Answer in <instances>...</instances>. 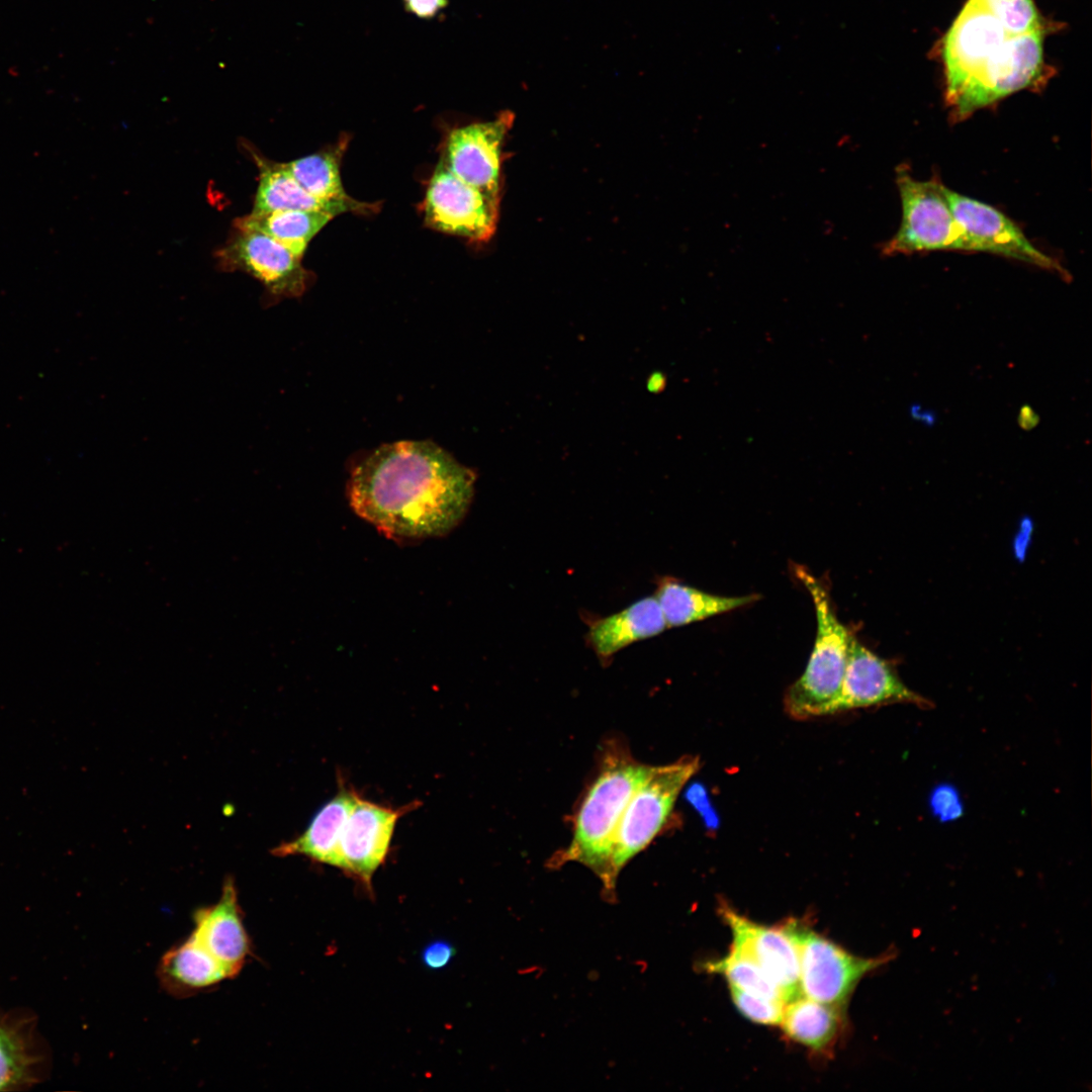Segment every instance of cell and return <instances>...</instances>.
Returning <instances> with one entry per match:
<instances>
[{"label": "cell", "mask_w": 1092, "mask_h": 1092, "mask_svg": "<svg viewBox=\"0 0 1092 1092\" xmlns=\"http://www.w3.org/2000/svg\"><path fill=\"white\" fill-rule=\"evenodd\" d=\"M896 183L902 204V220L897 233L882 253L887 256L931 251L973 252L958 223L939 179L917 180L907 166L896 170Z\"/></svg>", "instance_id": "cell-6"}, {"label": "cell", "mask_w": 1092, "mask_h": 1092, "mask_svg": "<svg viewBox=\"0 0 1092 1092\" xmlns=\"http://www.w3.org/2000/svg\"><path fill=\"white\" fill-rule=\"evenodd\" d=\"M697 756L685 755L667 764L652 766L632 795L617 827L604 889L615 890L622 869L661 832L676 799L698 771Z\"/></svg>", "instance_id": "cell-4"}, {"label": "cell", "mask_w": 1092, "mask_h": 1092, "mask_svg": "<svg viewBox=\"0 0 1092 1092\" xmlns=\"http://www.w3.org/2000/svg\"><path fill=\"white\" fill-rule=\"evenodd\" d=\"M474 472L429 441L376 449L353 470L348 496L358 516L397 538L444 535L466 515Z\"/></svg>", "instance_id": "cell-1"}, {"label": "cell", "mask_w": 1092, "mask_h": 1092, "mask_svg": "<svg viewBox=\"0 0 1092 1092\" xmlns=\"http://www.w3.org/2000/svg\"><path fill=\"white\" fill-rule=\"evenodd\" d=\"M456 953L453 944L444 939L428 943L421 952L423 965L433 971L442 970L449 965Z\"/></svg>", "instance_id": "cell-30"}, {"label": "cell", "mask_w": 1092, "mask_h": 1092, "mask_svg": "<svg viewBox=\"0 0 1092 1092\" xmlns=\"http://www.w3.org/2000/svg\"><path fill=\"white\" fill-rule=\"evenodd\" d=\"M335 215L316 210H277L237 218L235 228L262 232L301 258L310 240Z\"/></svg>", "instance_id": "cell-23"}, {"label": "cell", "mask_w": 1092, "mask_h": 1092, "mask_svg": "<svg viewBox=\"0 0 1092 1092\" xmlns=\"http://www.w3.org/2000/svg\"><path fill=\"white\" fill-rule=\"evenodd\" d=\"M28 1059L17 1037L0 1026V1090L22 1083Z\"/></svg>", "instance_id": "cell-28"}, {"label": "cell", "mask_w": 1092, "mask_h": 1092, "mask_svg": "<svg viewBox=\"0 0 1092 1092\" xmlns=\"http://www.w3.org/2000/svg\"><path fill=\"white\" fill-rule=\"evenodd\" d=\"M514 119V113L504 111L492 120L454 128L440 161L459 179L500 201L503 144Z\"/></svg>", "instance_id": "cell-12"}, {"label": "cell", "mask_w": 1092, "mask_h": 1092, "mask_svg": "<svg viewBox=\"0 0 1092 1092\" xmlns=\"http://www.w3.org/2000/svg\"><path fill=\"white\" fill-rule=\"evenodd\" d=\"M664 387V378L661 373H653L647 381V388L652 392H658Z\"/></svg>", "instance_id": "cell-32"}, {"label": "cell", "mask_w": 1092, "mask_h": 1092, "mask_svg": "<svg viewBox=\"0 0 1092 1092\" xmlns=\"http://www.w3.org/2000/svg\"><path fill=\"white\" fill-rule=\"evenodd\" d=\"M358 792L339 778V790L312 817L297 837L272 849L278 857L300 855L326 866L339 868V841Z\"/></svg>", "instance_id": "cell-19"}, {"label": "cell", "mask_w": 1092, "mask_h": 1092, "mask_svg": "<svg viewBox=\"0 0 1092 1092\" xmlns=\"http://www.w3.org/2000/svg\"><path fill=\"white\" fill-rule=\"evenodd\" d=\"M843 1012L800 994L786 1002L780 1025L794 1042L823 1054L832 1050L841 1035Z\"/></svg>", "instance_id": "cell-22"}, {"label": "cell", "mask_w": 1092, "mask_h": 1092, "mask_svg": "<svg viewBox=\"0 0 1092 1092\" xmlns=\"http://www.w3.org/2000/svg\"><path fill=\"white\" fill-rule=\"evenodd\" d=\"M945 195L958 223L973 252H985L1015 259L1059 274L1069 280V272L1054 258L1035 248L1021 230L997 208L945 186Z\"/></svg>", "instance_id": "cell-13"}, {"label": "cell", "mask_w": 1092, "mask_h": 1092, "mask_svg": "<svg viewBox=\"0 0 1092 1092\" xmlns=\"http://www.w3.org/2000/svg\"><path fill=\"white\" fill-rule=\"evenodd\" d=\"M728 987L734 1005L745 1018L763 1025H780L786 1002Z\"/></svg>", "instance_id": "cell-27"}, {"label": "cell", "mask_w": 1092, "mask_h": 1092, "mask_svg": "<svg viewBox=\"0 0 1092 1092\" xmlns=\"http://www.w3.org/2000/svg\"><path fill=\"white\" fill-rule=\"evenodd\" d=\"M656 598L667 628L688 625L750 605L758 596L724 597L712 595L671 576L655 579Z\"/></svg>", "instance_id": "cell-21"}, {"label": "cell", "mask_w": 1092, "mask_h": 1092, "mask_svg": "<svg viewBox=\"0 0 1092 1092\" xmlns=\"http://www.w3.org/2000/svg\"><path fill=\"white\" fill-rule=\"evenodd\" d=\"M1010 35L1034 31L1053 33L1063 24L1041 15L1034 0H979Z\"/></svg>", "instance_id": "cell-26"}, {"label": "cell", "mask_w": 1092, "mask_h": 1092, "mask_svg": "<svg viewBox=\"0 0 1092 1092\" xmlns=\"http://www.w3.org/2000/svg\"><path fill=\"white\" fill-rule=\"evenodd\" d=\"M720 914L731 931L730 946L752 959L779 987L786 1002L800 995L798 951L786 926L759 924L727 905H721Z\"/></svg>", "instance_id": "cell-15"}, {"label": "cell", "mask_w": 1092, "mask_h": 1092, "mask_svg": "<svg viewBox=\"0 0 1092 1092\" xmlns=\"http://www.w3.org/2000/svg\"><path fill=\"white\" fill-rule=\"evenodd\" d=\"M785 926L798 951L800 994L843 1010L858 982L894 957H857L796 921Z\"/></svg>", "instance_id": "cell-7"}, {"label": "cell", "mask_w": 1092, "mask_h": 1092, "mask_svg": "<svg viewBox=\"0 0 1092 1092\" xmlns=\"http://www.w3.org/2000/svg\"><path fill=\"white\" fill-rule=\"evenodd\" d=\"M157 975L162 988L177 998L201 993L233 979L190 935L162 956Z\"/></svg>", "instance_id": "cell-20"}, {"label": "cell", "mask_w": 1092, "mask_h": 1092, "mask_svg": "<svg viewBox=\"0 0 1092 1092\" xmlns=\"http://www.w3.org/2000/svg\"><path fill=\"white\" fill-rule=\"evenodd\" d=\"M421 805L413 801L391 807L359 793L339 841V870L371 892L372 878L386 860L398 820Z\"/></svg>", "instance_id": "cell-10"}, {"label": "cell", "mask_w": 1092, "mask_h": 1092, "mask_svg": "<svg viewBox=\"0 0 1092 1092\" xmlns=\"http://www.w3.org/2000/svg\"><path fill=\"white\" fill-rule=\"evenodd\" d=\"M259 169V184L252 212L264 213L277 210H316L338 215L344 212L372 213L378 203L358 200L348 202L329 201L314 197L305 191L283 163L269 161L251 152Z\"/></svg>", "instance_id": "cell-18"}, {"label": "cell", "mask_w": 1092, "mask_h": 1092, "mask_svg": "<svg viewBox=\"0 0 1092 1092\" xmlns=\"http://www.w3.org/2000/svg\"><path fill=\"white\" fill-rule=\"evenodd\" d=\"M704 968L725 978L728 986L786 1002L779 987L764 971L752 959L731 946L726 956L707 962Z\"/></svg>", "instance_id": "cell-25"}, {"label": "cell", "mask_w": 1092, "mask_h": 1092, "mask_svg": "<svg viewBox=\"0 0 1092 1092\" xmlns=\"http://www.w3.org/2000/svg\"><path fill=\"white\" fill-rule=\"evenodd\" d=\"M446 3L447 0H404L406 9L420 17L435 16Z\"/></svg>", "instance_id": "cell-31"}, {"label": "cell", "mask_w": 1092, "mask_h": 1092, "mask_svg": "<svg viewBox=\"0 0 1092 1092\" xmlns=\"http://www.w3.org/2000/svg\"><path fill=\"white\" fill-rule=\"evenodd\" d=\"M896 703L931 706L901 680L890 662L851 635L836 713Z\"/></svg>", "instance_id": "cell-14"}, {"label": "cell", "mask_w": 1092, "mask_h": 1092, "mask_svg": "<svg viewBox=\"0 0 1092 1092\" xmlns=\"http://www.w3.org/2000/svg\"><path fill=\"white\" fill-rule=\"evenodd\" d=\"M794 572L811 596L817 632L806 668L786 691L784 706L792 718L805 720L836 713L852 634L839 621L825 583L804 566H794Z\"/></svg>", "instance_id": "cell-3"}, {"label": "cell", "mask_w": 1092, "mask_h": 1092, "mask_svg": "<svg viewBox=\"0 0 1092 1092\" xmlns=\"http://www.w3.org/2000/svg\"><path fill=\"white\" fill-rule=\"evenodd\" d=\"M650 768L651 765L635 759L623 744H609L598 775L575 815L570 843L553 858L554 863H581L604 885L617 827L632 795Z\"/></svg>", "instance_id": "cell-2"}, {"label": "cell", "mask_w": 1092, "mask_h": 1092, "mask_svg": "<svg viewBox=\"0 0 1092 1092\" xmlns=\"http://www.w3.org/2000/svg\"><path fill=\"white\" fill-rule=\"evenodd\" d=\"M349 138L315 154L283 163L286 170L308 193L323 200L348 202L354 200L344 190L340 165Z\"/></svg>", "instance_id": "cell-24"}, {"label": "cell", "mask_w": 1092, "mask_h": 1092, "mask_svg": "<svg viewBox=\"0 0 1092 1092\" xmlns=\"http://www.w3.org/2000/svg\"><path fill=\"white\" fill-rule=\"evenodd\" d=\"M193 923L190 936L235 978L252 957L253 947L232 877L223 882L217 902L195 912Z\"/></svg>", "instance_id": "cell-16"}, {"label": "cell", "mask_w": 1092, "mask_h": 1092, "mask_svg": "<svg viewBox=\"0 0 1092 1092\" xmlns=\"http://www.w3.org/2000/svg\"><path fill=\"white\" fill-rule=\"evenodd\" d=\"M979 0H967L937 41L933 57L944 75V99H951L1009 36Z\"/></svg>", "instance_id": "cell-9"}, {"label": "cell", "mask_w": 1092, "mask_h": 1092, "mask_svg": "<svg viewBox=\"0 0 1092 1092\" xmlns=\"http://www.w3.org/2000/svg\"><path fill=\"white\" fill-rule=\"evenodd\" d=\"M219 269L242 271L265 288L266 304L282 298L299 297L312 277L284 245L254 230L235 228L228 242L216 252Z\"/></svg>", "instance_id": "cell-8"}, {"label": "cell", "mask_w": 1092, "mask_h": 1092, "mask_svg": "<svg viewBox=\"0 0 1092 1092\" xmlns=\"http://www.w3.org/2000/svg\"><path fill=\"white\" fill-rule=\"evenodd\" d=\"M585 642L602 664L608 665L623 648L662 633L666 622L654 597L641 598L608 616L583 614Z\"/></svg>", "instance_id": "cell-17"}, {"label": "cell", "mask_w": 1092, "mask_h": 1092, "mask_svg": "<svg viewBox=\"0 0 1092 1092\" xmlns=\"http://www.w3.org/2000/svg\"><path fill=\"white\" fill-rule=\"evenodd\" d=\"M928 806L932 816L943 823L961 818L965 809L960 791L948 783L939 784L931 790Z\"/></svg>", "instance_id": "cell-29"}, {"label": "cell", "mask_w": 1092, "mask_h": 1092, "mask_svg": "<svg viewBox=\"0 0 1092 1092\" xmlns=\"http://www.w3.org/2000/svg\"><path fill=\"white\" fill-rule=\"evenodd\" d=\"M423 210L429 226L480 243L487 242L495 232L499 201L468 185L439 161Z\"/></svg>", "instance_id": "cell-11"}, {"label": "cell", "mask_w": 1092, "mask_h": 1092, "mask_svg": "<svg viewBox=\"0 0 1092 1092\" xmlns=\"http://www.w3.org/2000/svg\"><path fill=\"white\" fill-rule=\"evenodd\" d=\"M1046 31L1009 35L979 73L946 101L953 122L1021 90H1043L1056 74L1045 62Z\"/></svg>", "instance_id": "cell-5"}]
</instances>
